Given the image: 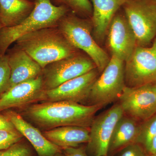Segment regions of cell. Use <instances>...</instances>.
Returning a JSON list of instances; mask_svg holds the SVG:
<instances>
[{"instance_id": "obj_1", "label": "cell", "mask_w": 156, "mask_h": 156, "mask_svg": "<svg viewBox=\"0 0 156 156\" xmlns=\"http://www.w3.org/2000/svg\"><path fill=\"white\" fill-rule=\"evenodd\" d=\"M101 108L71 101H45L21 109L20 114L43 131L63 126L90 128L95 114Z\"/></svg>"}, {"instance_id": "obj_2", "label": "cell", "mask_w": 156, "mask_h": 156, "mask_svg": "<svg viewBox=\"0 0 156 156\" xmlns=\"http://www.w3.org/2000/svg\"><path fill=\"white\" fill-rule=\"evenodd\" d=\"M16 43L43 69L79 51L70 44L57 27L27 34L17 39Z\"/></svg>"}, {"instance_id": "obj_3", "label": "cell", "mask_w": 156, "mask_h": 156, "mask_svg": "<svg viewBox=\"0 0 156 156\" xmlns=\"http://www.w3.org/2000/svg\"><path fill=\"white\" fill-rule=\"evenodd\" d=\"M34 8L28 17L18 25L0 30V54L5 55L9 46L27 34L57 27L60 20L70 11L64 6H56L51 0H32Z\"/></svg>"}, {"instance_id": "obj_4", "label": "cell", "mask_w": 156, "mask_h": 156, "mask_svg": "<svg viewBox=\"0 0 156 156\" xmlns=\"http://www.w3.org/2000/svg\"><path fill=\"white\" fill-rule=\"evenodd\" d=\"M57 27L73 47L92 59L101 73L111 58L93 37L91 19L79 17L70 11L60 20Z\"/></svg>"}, {"instance_id": "obj_5", "label": "cell", "mask_w": 156, "mask_h": 156, "mask_svg": "<svg viewBox=\"0 0 156 156\" xmlns=\"http://www.w3.org/2000/svg\"><path fill=\"white\" fill-rule=\"evenodd\" d=\"M126 87L125 62L112 56L92 85L86 103L103 108L118 101Z\"/></svg>"}, {"instance_id": "obj_6", "label": "cell", "mask_w": 156, "mask_h": 156, "mask_svg": "<svg viewBox=\"0 0 156 156\" xmlns=\"http://www.w3.org/2000/svg\"><path fill=\"white\" fill-rule=\"evenodd\" d=\"M123 11L136 39V45L147 47L156 37V0H126Z\"/></svg>"}, {"instance_id": "obj_7", "label": "cell", "mask_w": 156, "mask_h": 156, "mask_svg": "<svg viewBox=\"0 0 156 156\" xmlns=\"http://www.w3.org/2000/svg\"><path fill=\"white\" fill-rule=\"evenodd\" d=\"M97 68L94 62L85 53L77 52L48 65L43 69L42 76L45 91L51 90L63 83Z\"/></svg>"}, {"instance_id": "obj_8", "label": "cell", "mask_w": 156, "mask_h": 156, "mask_svg": "<svg viewBox=\"0 0 156 156\" xmlns=\"http://www.w3.org/2000/svg\"><path fill=\"white\" fill-rule=\"evenodd\" d=\"M125 78L131 88L156 82V37L149 46H136L125 62Z\"/></svg>"}, {"instance_id": "obj_9", "label": "cell", "mask_w": 156, "mask_h": 156, "mask_svg": "<svg viewBox=\"0 0 156 156\" xmlns=\"http://www.w3.org/2000/svg\"><path fill=\"white\" fill-rule=\"evenodd\" d=\"M124 115L142 122L156 114V82L126 87L119 98Z\"/></svg>"}, {"instance_id": "obj_10", "label": "cell", "mask_w": 156, "mask_h": 156, "mask_svg": "<svg viewBox=\"0 0 156 156\" xmlns=\"http://www.w3.org/2000/svg\"><path fill=\"white\" fill-rule=\"evenodd\" d=\"M124 115L119 102L95 116L90 127V137L86 146L88 154L108 156L109 144L116 125Z\"/></svg>"}, {"instance_id": "obj_11", "label": "cell", "mask_w": 156, "mask_h": 156, "mask_svg": "<svg viewBox=\"0 0 156 156\" xmlns=\"http://www.w3.org/2000/svg\"><path fill=\"white\" fill-rule=\"evenodd\" d=\"M106 44L112 56L126 62L131 57L136 46L134 31L122 8L112 20L106 34Z\"/></svg>"}, {"instance_id": "obj_12", "label": "cell", "mask_w": 156, "mask_h": 156, "mask_svg": "<svg viewBox=\"0 0 156 156\" xmlns=\"http://www.w3.org/2000/svg\"><path fill=\"white\" fill-rule=\"evenodd\" d=\"M43 77L17 84L9 89L0 98V112L11 108L22 109L44 100Z\"/></svg>"}, {"instance_id": "obj_13", "label": "cell", "mask_w": 156, "mask_h": 156, "mask_svg": "<svg viewBox=\"0 0 156 156\" xmlns=\"http://www.w3.org/2000/svg\"><path fill=\"white\" fill-rule=\"evenodd\" d=\"M100 75L97 68L45 91V101H68L86 103L92 85Z\"/></svg>"}, {"instance_id": "obj_14", "label": "cell", "mask_w": 156, "mask_h": 156, "mask_svg": "<svg viewBox=\"0 0 156 156\" xmlns=\"http://www.w3.org/2000/svg\"><path fill=\"white\" fill-rule=\"evenodd\" d=\"M17 131L28 140L38 156H53L62 149L50 142L40 130L33 126L20 114L9 111L5 113Z\"/></svg>"}, {"instance_id": "obj_15", "label": "cell", "mask_w": 156, "mask_h": 156, "mask_svg": "<svg viewBox=\"0 0 156 156\" xmlns=\"http://www.w3.org/2000/svg\"><path fill=\"white\" fill-rule=\"evenodd\" d=\"M6 54L11 69L9 89L17 84L41 75L43 68L41 66L17 45L9 50Z\"/></svg>"}, {"instance_id": "obj_16", "label": "cell", "mask_w": 156, "mask_h": 156, "mask_svg": "<svg viewBox=\"0 0 156 156\" xmlns=\"http://www.w3.org/2000/svg\"><path fill=\"white\" fill-rule=\"evenodd\" d=\"M92 7V34L98 44L106 38L112 20L126 0H90Z\"/></svg>"}, {"instance_id": "obj_17", "label": "cell", "mask_w": 156, "mask_h": 156, "mask_svg": "<svg viewBox=\"0 0 156 156\" xmlns=\"http://www.w3.org/2000/svg\"><path fill=\"white\" fill-rule=\"evenodd\" d=\"M42 134L50 142L63 149L87 144L90 137V128L63 126L43 131Z\"/></svg>"}, {"instance_id": "obj_18", "label": "cell", "mask_w": 156, "mask_h": 156, "mask_svg": "<svg viewBox=\"0 0 156 156\" xmlns=\"http://www.w3.org/2000/svg\"><path fill=\"white\" fill-rule=\"evenodd\" d=\"M141 122L124 115L115 127L109 144L108 156H113L131 144L136 143Z\"/></svg>"}, {"instance_id": "obj_19", "label": "cell", "mask_w": 156, "mask_h": 156, "mask_svg": "<svg viewBox=\"0 0 156 156\" xmlns=\"http://www.w3.org/2000/svg\"><path fill=\"white\" fill-rule=\"evenodd\" d=\"M34 8L32 0H0V21L2 27L20 24Z\"/></svg>"}, {"instance_id": "obj_20", "label": "cell", "mask_w": 156, "mask_h": 156, "mask_svg": "<svg viewBox=\"0 0 156 156\" xmlns=\"http://www.w3.org/2000/svg\"><path fill=\"white\" fill-rule=\"evenodd\" d=\"M56 6H64L79 17L90 18L92 14V7L90 0H51Z\"/></svg>"}, {"instance_id": "obj_21", "label": "cell", "mask_w": 156, "mask_h": 156, "mask_svg": "<svg viewBox=\"0 0 156 156\" xmlns=\"http://www.w3.org/2000/svg\"><path fill=\"white\" fill-rule=\"evenodd\" d=\"M156 135V114L141 123L136 143L146 151L151 140Z\"/></svg>"}, {"instance_id": "obj_22", "label": "cell", "mask_w": 156, "mask_h": 156, "mask_svg": "<svg viewBox=\"0 0 156 156\" xmlns=\"http://www.w3.org/2000/svg\"><path fill=\"white\" fill-rule=\"evenodd\" d=\"M22 139L9 148L0 151V156H34V148Z\"/></svg>"}, {"instance_id": "obj_23", "label": "cell", "mask_w": 156, "mask_h": 156, "mask_svg": "<svg viewBox=\"0 0 156 156\" xmlns=\"http://www.w3.org/2000/svg\"><path fill=\"white\" fill-rule=\"evenodd\" d=\"M11 76L9 59L5 54L0 57V98L9 90Z\"/></svg>"}, {"instance_id": "obj_24", "label": "cell", "mask_w": 156, "mask_h": 156, "mask_svg": "<svg viewBox=\"0 0 156 156\" xmlns=\"http://www.w3.org/2000/svg\"><path fill=\"white\" fill-rule=\"evenodd\" d=\"M23 138V136L17 130H0V151L9 148Z\"/></svg>"}, {"instance_id": "obj_25", "label": "cell", "mask_w": 156, "mask_h": 156, "mask_svg": "<svg viewBox=\"0 0 156 156\" xmlns=\"http://www.w3.org/2000/svg\"><path fill=\"white\" fill-rule=\"evenodd\" d=\"M147 153L142 146L137 143L131 144L121 150L115 156H148ZM114 155V156H115Z\"/></svg>"}, {"instance_id": "obj_26", "label": "cell", "mask_w": 156, "mask_h": 156, "mask_svg": "<svg viewBox=\"0 0 156 156\" xmlns=\"http://www.w3.org/2000/svg\"><path fill=\"white\" fill-rule=\"evenodd\" d=\"M65 156H89L86 150V147L79 146L69 147L62 149Z\"/></svg>"}, {"instance_id": "obj_27", "label": "cell", "mask_w": 156, "mask_h": 156, "mask_svg": "<svg viewBox=\"0 0 156 156\" xmlns=\"http://www.w3.org/2000/svg\"><path fill=\"white\" fill-rule=\"evenodd\" d=\"M16 130L14 125L5 115L0 114V130Z\"/></svg>"}, {"instance_id": "obj_28", "label": "cell", "mask_w": 156, "mask_h": 156, "mask_svg": "<svg viewBox=\"0 0 156 156\" xmlns=\"http://www.w3.org/2000/svg\"><path fill=\"white\" fill-rule=\"evenodd\" d=\"M146 151L148 154H156V135L151 140Z\"/></svg>"}, {"instance_id": "obj_29", "label": "cell", "mask_w": 156, "mask_h": 156, "mask_svg": "<svg viewBox=\"0 0 156 156\" xmlns=\"http://www.w3.org/2000/svg\"><path fill=\"white\" fill-rule=\"evenodd\" d=\"M53 156H65L62 153V152L60 153H58V154H56L54 155Z\"/></svg>"}, {"instance_id": "obj_30", "label": "cell", "mask_w": 156, "mask_h": 156, "mask_svg": "<svg viewBox=\"0 0 156 156\" xmlns=\"http://www.w3.org/2000/svg\"><path fill=\"white\" fill-rule=\"evenodd\" d=\"M148 156H156V154H148Z\"/></svg>"}, {"instance_id": "obj_31", "label": "cell", "mask_w": 156, "mask_h": 156, "mask_svg": "<svg viewBox=\"0 0 156 156\" xmlns=\"http://www.w3.org/2000/svg\"><path fill=\"white\" fill-rule=\"evenodd\" d=\"M2 27V23H1V21H0V30Z\"/></svg>"}, {"instance_id": "obj_32", "label": "cell", "mask_w": 156, "mask_h": 156, "mask_svg": "<svg viewBox=\"0 0 156 156\" xmlns=\"http://www.w3.org/2000/svg\"><path fill=\"white\" fill-rule=\"evenodd\" d=\"M1 56H1V54H0V57H1Z\"/></svg>"}, {"instance_id": "obj_33", "label": "cell", "mask_w": 156, "mask_h": 156, "mask_svg": "<svg viewBox=\"0 0 156 156\" xmlns=\"http://www.w3.org/2000/svg\"></svg>"}]
</instances>
